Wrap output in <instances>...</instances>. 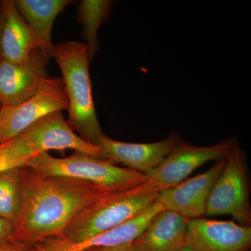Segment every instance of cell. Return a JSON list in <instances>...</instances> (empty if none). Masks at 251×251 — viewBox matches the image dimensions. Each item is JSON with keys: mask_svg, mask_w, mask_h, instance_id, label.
<instances>
[{"mask_svg": "<svg viewBox=\"0 0 251 251\" xmlns=\"http://www.w3.org/2000/svg\"><path fill=\"white\" fill-rule=\"evenodd\" d=\"M235 144L232 140H225L198 147L181 141L158 166L145 174L146 180L138 188L158 193L176 186L206 162L226 156Z\"/></svg>", "mask_w": 251, "mask_h": 251, "instance_id": "52a82bcc", "label": "cell"}, {"mask_svg": "<svg viewBox=\"0 0 251 251\" xmlns=\"http://www.w3.org/2000/svg\"><path fill=\"white\" fill-rule=\"evenodd\" d=\"M0 251H30L28 243L9 240L0 244Z\"/></svg>", "mask_w": 251, "mask_h": 251, "instance_id": "44dd1931", "label": "cell"}, {"mask_svg": "<svg viewBox=\"0 0 251 251\" xmlns=\"http://www.w3.org/2000/svg\"><path fill=\"white\" fill-rule=\"evenodd\" d=\"M48 62L39 50L21 64L0 59L1 106L18 105L32 97L43 80L49 77Z\"/></svg>", "mask_w": 251, "mask_h": 251, "instance_id": "8fae6325", "label": "cell"}, {"mask_svg": "<svg viewBox=\"0 0 251 251\" xmlns=\"http://www.w3.org/2000/svg\"><path fill=\"white\" fill-rule=\"evenodd\" d=\"M22 209L11 240L31 243L63 237L68 226L86 206L115 193L89 181L39 174L22 167Z\"/></svg>", "mask_w": 251, "mask_h": 251, "instance_id": "6da1fadb", "label": "cell"}, {"mask_svg": "<svg viewBox=\"0 0 251 251\" xmlns=\"http://www.w3.org/2000/svg\"><path fill=\"white\" fill-rule=\"evenodd\" d=\"M25 166L47 176L84 180L111 192L138 187L146 180L143 173L80 151L62 158H54L48 152L41 153L28 160Z\"/></svg>", "mask_w": 251, "mask_h": 251, "instance_id": "3957f363", "label": "cell"}, {"mask_svg": "<svg viewBox=\"0 0 251 251\" xmlns=\"http://www.w3.org/2000/svg\"><path fill=\"white\" fill-rule=\"evenodd\" d=\"M225 157L224 168L206 201L205 215L229 214L248 226L251 214L243 153L235 144Z\"/></svg>", "mask_w": 251, "mask_h": 251, "instance_id": "8992f818", "label": "cell"}, {"mask_svg": "<svg viewBox=\"0 0 251 251\" xmlns=\"http://www.w3.org/2000/svg\"><path fill=\"white\" fill-rule=\"evenodd\" d=\"M0 11L3 20L1 59L21 64L38 50L42 52V44L20 14L14 0L0 1Z\"/></svg>", "mask_w": 251, "mask_h": 251, "instance_id": "5bb4252c", "label": "cell"}, {"mask_svg": "<svg viewBox=\"0 0 251 251\" xmlns=\"http://www.w3.org/2000/svg\"><path fill=\"white\" fill-rule=\"evenodd\" d=\"M1 105H0V109H1Z\"/></svg>", "mask_w": 251, "mask_h": 251, "instance_id": "d4e9b609", "label": "cell"}, {"mask_svg": "<svg viewBox=\"0 0 251 251\" xmlns=\"http://www.w3.org/2000/svg\"><path fill=\"white\" fill-rule=\"evenodd\" d=\"M20 14L40 40L43 55L49 61L53 57L52 27L56 18L72 0H14Z\"/></svg>", "mask_w": 251, "mask_h": 251, "instance_id": "2e32d148", "label": "cell"}, {"mask_svg": "<svg viewBox=\"0 0 251 251\" xmlns=\"http://www.w3.org/2000/svg\"><path fill=\"white\" fill-rule=\"evenodd\" d=\"M84 251H138L133 243L113 247H97L88 249Z\"/></svg>", "mask_w": 251, "mask_h": 251, "instance_id": "7402d4cb", "label": "cell"}, {"mask_svg": "<svg viewBox=\"0 0 251 251\" xmlns=\"http://www.w3.org/2000/svg\"><path fill=\"white\" fill-rule=\"evenodd\" d=\"M186 242L202 251H248L251 244V228L231 221L189 219Z\"/></svg>", "mask_w": 251, "mask_h": 251, "instance_id": "7c38bea8", "label": "cell"}, {"mask_svg": "<svg viewBox=\"0 0 251 251\" xmlns=\"http://www.w3.org/2000/svg\"><path fill=\"white\" fill-rule=\"evenodd\" d=\"M2 14H1V11H0V59H1V29H2Z\"/></svg>", "mask_w": 251, "mask_h": 251, "instance_id": "cb8c5ba5", "label": "cell"}, {"mask_svg": "<svg viewBox=\"0 0 251 251\" xmlns=\"http://www.w3.org/2000/svg\"><path fill=\"white\" fill-rule=\"evenodd\" d=\"M68 109L69 99L62 77H46L30 98L18 105L1 107L0 144L17 136L42 117Z\"/></svg>", "mask_w": 251, "mask_h": 251, "instance_id": "5b68a950", "label": "cell"}, {"mask_svg": "<svg viewBox=\"0 0 251 251\" xmlns=\"http://www.w3.org/2000/svg\"><path fill=\"white\" fill-rule=\"evenodd\" d=\"M226 163L223 157L205 173L166 188L158 193L156 201L163 210L176 213L185 219H194L205 215L206 201L211 188Z\"/></svg>", "mask_w": 251, "mask_h": 251, "instance_id": "9c48e42d", "label": "cell"}, {"mask_svg": "<svg viewBox=\"0 0 251 251\" xmlns=\"http://www.w3.org/2000/svg\"><path fill=\"white\" fill-rule=\"evenodd\" d=\"M162 210L163 206L156 201L138 215L85 242L74 244L63 237L49 238L44 243V251H84L92 248L130 244L142 235L155 216Z\"/></svg>", "mask_w": 251, "mask_h": 251, "instance_id": "4fadbf2b", "label": "cell"}, {"mask_svg": "<svg viewBox=\"0 0 251 251\" xmlns=\"http://www.w3.org/2000/svg\"><path fill=\"white\" fill-rule=\"evenodd\" d=\"M31 156L23 148L17 138L0 144V172L25 166Z\"/></svg>", "mask_w": 251, "mask_h": 251, "instance_id": "d6986e66", "label": "cell"}, {"mask_svg": "<svg viewBox=\"0 0 251 251\" xmlns=\"http://www.w3.org/2000/svg\"><path fill=\"white\" fill-rule=\"evenodd\" d=\"M181 141L176 133L151 143H125L103 134L97 146L101 150L104 159L121 163L145 175L158 166Z\"/></svg>", "mask_w": 251, "mask_h": 251, "instance_id": "30bf717a", "label": "cell"}, {"mask_svg": "<svg viewBox=\"0 0 251 251\" xmlns=\"http://www.w3.org/2000/svg\"><path fill=\"white\" fill-rule=\"evenodd\" d=\"M176 251H202L200 250V249H198V248L196 247V246L193 245V244H191V243H188L187 242H186Z\"/></svg>", "mask_w": 251, "mask_h": 251, "instance_id": "603a6c76", "label": "cell"}, {"mask_svg": "<svg viewBox=\"0 0 251 251\" xmlns=\"http://www.w3.org/2000/svg\"><path fill=\"white\" fill-rule=\"evenodd\" d=\"M14 229V224L0 217V244L11 240Z\"/></svg>", "mask_w": 251, "mask_h": 251, "instance_id": "ffe728a7", "label": "cell"}, {"mask_svg": "<svg viewBox=\"0 0 251 251\" xmlns=\"http://www.w3.org/2000/svg\"><path fill=\"white\" fill-rule=\"evenodd\" d=\"M53 57L69 99L68 125L81 138L97 146L103 133L94 105L87 46L77 41L59 43L54 45Z\"/></svg>", "mask_w": 251, "mask_h": 251, "instance_id": "7a4b0ae2", "label": "cell"}, {"mask_svg": "<svg viewBox=\"0 0 251 251\" xmlns=\"http://www.w3.org/2000/svg\"><path fill=\"white\" fill-rule=\"evenodd\" d=\"M187 225L183 216L162 210L133 244L138 251H176L186 242Z\"/></svg>", "mask_w": 251, "mask_h": 251, "instance_id": "9a60e30c", "label": "cell"}, {"mask_svg": "<svg viewBox=\"0 0 251 251\" xmlns=\"http://www.w3.org/2000/svg\"><path fill=\"white\" fill-rule=\"evenodd\" d=\"M17 136L35 156L50 150H73L105 160L98 146L87 143L72 130L64 120L62 112L42 117Z\"/></svg>", "mask_w": 251, "mask_h": 251, "instance_id": "ba28073f", "label": "cell"}, {"mask_svg": "<svg viewBox=\"0 0 251 251\" xmlns=\"http://www.w3.org/2000/svg\"><path fill=\"white\" fill-rule=\"evenodd\" d=\"M114 1L109 0H82L77 6V20L83 25L82 37L85 39L90 60L97 50V32L108 19Z\"/></svg>", "mask_w": 251, "mask_h": 251, "instance_id": "e0dca14e", "label": "cell"}, {"mask_svg": "<svg viewBox=\"0 0 251 251\" xmlns=\"http://www.w3.org/2000/svg\"><path fill=\"white\" fill-rule=\"evenodd\" d=\"M157 196L158 192L138 187L101 196L77 214L62 237L74 244L85 242L138 215L151 205Z\"/></svg>", "mask_w": 251, "mask_h": 251, "instance_id": "277c9868", "label": "cell"}, {"mask_svg": "<svg viewBox=\"0 0 251 251\" xmlns=\"http://www.w3.org/2000/svg\"><path fill=\"white\" fill-rule=\"evenodd\" d=\"M22 167L0 172V217L16 224L22 209Z\"/></svg>", "mask_w": 251, "mask_h": 251, "instance_id": "ac0fdd59", "label": "cell"}]
</instances>
